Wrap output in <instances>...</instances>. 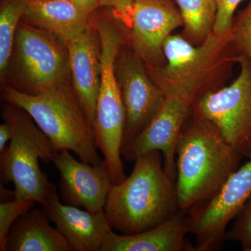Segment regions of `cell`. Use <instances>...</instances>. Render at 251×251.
<instances>
[{"label": "cell", "instance_id": "cell-1", "mask_svg": "<svg viewBox=\"0 0 251 251\" xmlns=\"http://www.w3.org/2000/svg\"><path fill=\"white\" fill-rule=\"evenodd\" d=\"M191 113L176 150L175 188L179 209L185 211L214 197L242 158L215 126Z\"/></svg>", "mask_w": 251, "mask_h": 251}, {"label": "cell", "instance_id": "cell-2", "mask_svg": "<svg viewBox=\"0 0 251 251\" xmlns=\"http://www.w3.org/2000/svg\"><path fill=\"white\" fill-rule=\"evenodd\" d=\"M131 174L112 184L104 212L112 229L133 234L158 226L179 210L175 182L165 171L162 153L136 158Z\"/></svg>", "mask_w": 251, "mask_h": 251}, {"label": "cell", "instance_id": "cell-3", "mask_svg": "<svg viewBox=\"0 0 251 251\" xmlns=\"http://www.w3.org/2000/svg\"><path fill=\"white\" fill-rule=\"evenodd\" d=\"M166 64L154 68L153 81L165 95L176 96L192 106L200 97L219 85L237 63V50L230 31H214L196 46L183 36L171 34L163 46Z\"/></svg>", "mask_w": 251, "mask_h": 251}, {"label": "cell", "instance_id": "cell-4", "mask_svg": "<svg viewBox=\"0 0 251 251\" xmlns=\"http://www.w3.org/2000/svg\"><path fill=\"white\" fill-rule=\"evenodd\" d=\"M4 97L11 105L27 112L59 151H72L92 165L103 161L85 110L74 90L65 84L34 94L8 87Z\"/></svg>", "mask_w": 251, "mask_h": 251}, {"label": "cell", "instance_id": "cell-5", "mask_svg": "<svg viewBox=\"0 0 251 251\" xmlns=\"http://www.w3.org/2000/svg\"><path fill=\"white\" fill-rule=\"evenodd\" d=\"M2 115L12 135L9 145L0 153L1 184H14L15 198L44 206L52 183L41 171L39 161L53 163L59 151L23 109L9 104Z\"/></svg>", "mask_w": 251, "mask_h": 251}, {"label": "cell", "instance_id": "cell-6", "mask_svg": "<svg viewBox=\"0 0 251 251\" xmlns=\"http://www.w3.org/2000/svg\"><path fill=\"white\" fill-rule=\"evenodd\" d=\"M99 41L101 64V78L95 118L94 133L96 145L103 155L114 184L126 178L122 159V148L125 133L126 113L121 90L115 74V63L124 38L120 31L108 21L96 23Z\"/></svg>", "mask_w": 251, "mask_h": 251}, {"label": "cell", "instance_id": "cell-7", "mask_svg": "<svg viewBox=\"0 0 251 251\" xmlns=\"http://www.w3.org/2000/svg\"><path fill=\"white\" fill-rule=\"evenodd\" d=\"M240 73L228 86L204 94L191 112L211 122L242 156L251 158V64L238 57Z\"/></svg>", "mask_w": 251, "mask_h": 251}, {"label": "cell", "instance_id": "cell-8", "mask_svg": "<svg viewBox=\"0 0 251 251\" xmlns=\"http://www.w3.org/2000/svg\"><path fill=\"white\" fill-rule=\"evenodd\" d=\"M251 197V160L234 171L214 197L189 210L188 232L196 239L194 251L221 248L227 226Z\"/></svg>", "mask_w": 251, "mask_h": 251}, {"label": "cell", "instance_id": "cell-9", "mask_svg": "<svg viewBox=\"0 0 251 251\" xmlns=\"http://www.w3.org/2000/svg\"><path fill=\"white\" fill-rule=\"evenodd\" d=\"M191 110V105L184 99L166 95L151 121L133 140L122 146L124 159L135 161L145 153L160 151L165 171L175 182L176 146Z\"/></svg>", "mask_w": 251, "mask_h": 251}, {"label": "cell", "instance_id": "cell-10", "mask_svg": "<svg viewBox=\"0 0 251 251\" xmlns=\"http://www.w3.org/2000/svg\"><path fill=\"white\" fill-rule=\"evenodd\" d=\"M115 74L125 108V145L151 121L166 95L149 76L142 59L135 53H124L121 57L119 53Z\"/></svg>", "mask_w": 251, "mask_h": 251}, {"label": "cell", "instance_id": "cell-11", "mask_svg": "<svg viewBox=\"0 0 251 251\" xmlns=\"http://www.w3.org/2000/svg\"><path fill=\"white\" fill-rule=\"evenodd\" d=\"M16 43L18 63L31 94L65 84L69 58L52 36L21 25Z\"/></svg>", "mask_w": 251, "mask_h": 251}, {"label": "cell", "instance_id": "cell-12", "mask_svg": "<svg viewBox=\"0 0 251 251\" xmlns=\"http://www.w3.org/2000/svg\"><path fill=\"white\" fill-rule=\"evenodd\" d=\"M126 26L130 30L135 53L142 60L153 64L164 57L165 41L183 26V21L171 0H138L130 8Z\"/></svg>", "mask_w": 251, "mask_h": 251}, {"label": "cell", "instance_id": "cell-13", "mask_svg": "<svg viewBox=\"0 0 251 251\" xmlns=\"http://www.w3.org/2000/svg\"><path fill=\"white\" fill-rule=\"evenodd\" d=\"M53 163L60 175L61 196L65 202L92 213L104 211L112 183L103 160L98 165L77 161L67 150Z\"/></svg>", "mask_w": 251, "mask_h": 251}, {"label": "cell", "instance_id": "cell-14", "mask_svg": "<svg viewBox=\"0 0 251 251\" xmlns=\"http://www.w3.org/2000/svg\"><path fill=\"white\" fill-rule=\"evenodd\" d=\"M43 207L50 221L54 223L74 251H101L104 243L113 231L104 211L92 213L63 204L54 184L50 188Z\"/></svg>", "mask_w": 251, "mask_h": 251}, {"label": "cell", "instance_id": "cell-15", "mask_svg": "<svg viewBox=\"0 0 251 251\" xmlns=\"http://www.w3.org/2000/svg\"><path fill=\"white\" fill-rule=\"evenodd\" d=\"M96 41L88 27L81 35L66 44L74 92L93 130L101 78L100 50Z\"/></svg>", "mask_w": 251, "mask_h": 251}, {"label": "cell", "instance_id": "cell-16", "mask_svg": "<svg viewBox=\"0 0 251 251\" xmlns=\"http://www.w3.org/2000/svg\"><path fill=\"white\" fill-rule=\"evenodd\" d=\"M186 212L179 209L162 224L138 233L120 234L112 231L101 251H194L186 241L189 233Z\"/></svg>", "mask_w": 251, "mask_h": 251}, {"label": "cell", "instance_id": "cell-17", "mask_svg": "<svg viewBox=\"0 0 251 251\" xmlns=\"http://www.w3.org/2000/svg\"><path fill=\"white\" fill-rule=\"evenodd\" d=\"M49 221L44 207L31 209L23 214L10 229L7 251H74Z\"/></svg>", "mask_w": 251, "mask_h": 251}, {"label": "cell", "instance_id": "cell-18", "mask_svg": "<svg viewBox=\"0 0 251 251\" xmlns=\"http://www.w3.org/2000/svg\"><path fill=\"white\" fill-rule=\"evenodd\" d=\"M23 17L66 44L89 27L88 16L82 14L72 0L28 1Z\"/></svg>", "mask_w": 251, "mask_h": 251}, {"label": "cell", "instance_id": "cell-19", "mask_svg": "<svg viewBox=\"0 0 251 251\" xmlns=\"http://www.w3.org/2000/svg\"><path fill=\"white\" fill-rule=\"evenodd\" d=\"M183 21V36L193 45L205 41L214 31L217 4L216 0H175Z\"/></svg>", "mask_w": 251, "mask_h": 251}, {"label": "cell", "instance_id": "cell-20", "mask_svg": "<svg viewBox=\"0 0 251 251\" xmlns=\"http://www.w3.org/2000/svg\"><path fill=\"white\" fill-rule=\"evenodd\" d=\"M27 0H8L0 11V74L4 75L16 40L18 23L23 17Z\"/></svg>", "mask_w": 251, "mask_h": 251}, {"label": "cell", "instance_id": "cell-21", "mask_svg": "<svg viewBox=\"0 0 251 251\" xmlns=\"http://www.w3.org/2000/svg\"><path fill=\"white\" fill-rule=\"evenodd\" d=\"M36 202L29 200L14 198L0 204V251H7L10 229L21 216L33 209Z\"/></svg>", "mask_w": 251, "mask_h": 251}, {"label": "cell", "instance_id": "cell-22", "mask_svg": "<svg viewBox=\"0 0 251 251\" xmlns=\"http://www.w3.org/2000/svg\"><path fill=\"white\" fill-rule=\"evenodd\" d=\"M230 32L238 54L247 59L251 64V0L247 7L234 18Z\"/></svg>", "mask_w": 251, "mask_h": 251}, {"label": "cell", "instance_id": "cell-23", "mask_svg": "<svg viewBox=\"0 0 251 251\" xmlns=\"http://www.w3.org/2000/svg\"><path fill=\"white\" fill-rule=\"evenodd\" d=\"M230 228L226 231L225 241H233L242 245L245 251L251 247V197L234 219Z\"/></svg>", "mask_w": 251, "mask_h": 251}, {"label": "cell", "instance_id": "cell-24", "mask_svg": "<svg viewBox=\"0 0 251 251\" xmlns=\"http://www.w3.org/2000/svg\"><path fill=\"white\" fill-rule=\"evenodd\" d=\"M243 0H216L217 16L214 31L217 34L229 32L233 22L234 14Z\"/></svg>", "mask_w": 251, "mask_h": 251}, {"label": "cell", "instance_id": "cell-25", "mask_svg": "<svg viewBox=\"0 0 251 251\" xmlns=\"http://www.w3.org/2000/svg\"><path fill=\"white\" fill-rule=\"evenodd\" d=\"M138 0H100V4L112 7L117 17L126 25L130 8Z\"/></svg>", "mask_w": 251, "mask_h": 251}, {"label": "cell", "instance_id": "cell-26", "mask_svg": "<svg viewBox=\"0 0 251 251\" xmlns=\"http://www.w3.org/2000/svg\"><path fill=\"white\" fill-rule=\"evenodd\" d=\"M82 14L89 16L98 6H100V0H72Z\"/></svg>", "mask_w": 251, "mask_h": 251}, {"label": "cell", "instance_id": "cell-27", "mask_svg": "<svg viewBox=\"0 0 251 251\" xmlns=\"http://www.w3.org/2000/svg\"><path fill=\"white\" fill-rule=\"evenodd\" d=\"M11 128L6 122L0 125V153L4 151L7 147V143H9L11 139Z\"/></svg>", "mask_w": 251, "mask_h": 251}, {"label": "cell", "instance_id": "cell-28", "mask_svg": "<svg viewBox=\"0 0 251 251\" xmlns=\"http://www.w3.org/2000/svg\"><path fill=\"white\" fill-rule=\"evenodd\" d=\"M29 1H46V0H27Z\"/></svg>", "mask_w": 251, "mask_h": 251}, {"label": "cell", "instance_id": "cell-29", "mask_svg": "<svg viewBox=\"0 0 251 251\" xmlns=\"http://www.w3.org/2000/svg\"><path fill=\"white\" fill-rule=\"evenodd\" d=\"M245 251H251V247H249V248H248L247 250H246Z\"/></svg>", "mask_w": 251, "mask_h": 251}]
</instances>
